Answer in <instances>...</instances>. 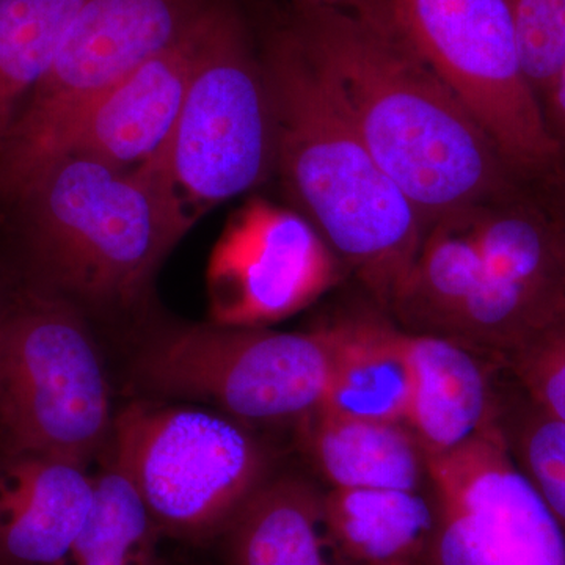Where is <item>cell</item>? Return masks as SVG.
<instances>
[{
	"label": "cell",
	"instance_id": "cell-1",
	"mask_svg": "<svg viewBox=\"0 0 565 565\" xmlns=\"http://www.w3.org/2000/svg\"><path fill=\"white\" fill-rule=\"evenodd\" d=\"M289 28L375 161L429 225L501 191L503 156L392 14L294 0Z\"/></svg>",
	"mask_w": 565,
	"mask_h": 565
},
{
	"label": "cell",
	"instance_id": "cell-2",
	"mask_svg": "<svg viewBox=\"0 0 565 565\" xmlns=\"http://www.w3.org/2000/svg\"><path fill=\"white\" fill-rule=\"evenodd\" d=\"M275 172L337 258L390 308L429 222L382 170L292 29L264 47Z\"/></svg>",
	"mask_w": 565,
	"mask_h": 565
},
{
	"label": "cell",
	"instance_id": "cell-3",
	"mask_svg": "<svg viewBox=\"0 0 565 565\" xmlns=\"http://www.w3.org/2000/svg\"><path fill=\"white\" fill-rule=\"evenodd\" d=\"M32 286L93 310L140 302L188 233L147 173L66 154L17 203Z\"/></svg>",
	"mask_w": 565,
	"mask_h": 565
},
{
	"label": "cell",
	"instance_id": "cell-4",
	"mask_svg": "<svg viewBox=\"0 0 565 565\" xmlns=\"http://www.w3.org/2000/svg\"><path fill=\"white\" fill-rule=\"evenodd\" d=\"M273 96L262 55L233 6L218 0L177 128L141 172L185 228L275 172Z\"/></svg>",
	"mask_w": 565,
	"mask_h": 565
},
{
	"label": "cell",
	"instance_id": "cell-5",
	"mask_svg": "<svg viewBox=\"0 0 565 565\" xmlns=\"http://www.w3.org/2000/svg\"><path fill=\"white\" fill-rule=\"evenodd\" d=\"M84 311L28 286L0 313V441L88 465L109 445L110 388Z\"/></svg>",
	"mask_w": 565,
	"mask_h": 565
},
{
	"label": "cell",
	"instance_id": "cell-6",
	"mask_svg": "<svg viewBox=\"0 0 565 565\" xmlns=\"http://www.w3.org/2000/svg\"><path fill=\"white\" fill-rule=\"evenodd\" d=\"M107 452L162 535L181 541L225 533L269 478L266 451L243 424L196 407L126 405L115 415Z\"/></svg>",
	"mask_w": 565,
	"mask_h": 565
},
{
	"label": "cell",
	"instance_id": "cell-7",
	"mask_svg": "<svg viewBox=\"0 0 565 565\" xmlns=\"http://www.w3.org/2000/svg\"><path fill=\"white\" fill-rule=\"evenodd\" d=\"M215 2L88 0L0 150V202L17 203L85 111L195 28Z\"/></svg>",
	"mask_w": 565,
	"mask_h": 565
},
{
	"label": "cell",
	"instance_id": "cell-8",
	"mask_svg": "<svg viewBox=\"0 0 565 565\" xmlns=\"http://www.w3.org/2000/svg\"><path fill=\"white\" fill-rule=\"evenodd\" d=\"M132 370L152 393L210 403L239 423L303 422L326 397L332 338L327 327H174L145 341Z\"/></svg>",
	"mask_w": 565,
	"mask_h": 565
},
{
	"label": "cell",
	"instance_id": "cell-9",
	"mask_svg": "<svg viewBox=\"0 0 565 565\" xmlns=\"http://www.w3.org/2000/svg\"><path fill=\"white\" fill-rule=\"evenodd\" d=\"M388 7L397 31L473 114L505 162L542 169L556 161L561 145L527 82L504 0H388Z\"/></svg>",
	"mask_w": 565,
	"mask_h": 565
},
{
	"label": "cell",
	"instance_id": "cell-10",
	"mask_svg": "<svg viewBox=\"0 0 565 565\" xmlns=\"http://www.w3.org/2000/svg\"><path fill=\"white\" fill-rule=\"evenodd\" d=\"M426 459L437 511L430 565H565V531L515 463L500 423Z\"/></svg>",
	"mask_w": 565,
	"mask_h": 565
},
{
	"label": "cell",
	"instance_id": "cell-11",
	"mask_svg": "<svg viewBox=\"0 0 565 565\" xmlns=\"http://www.w3.org/2000/svg\"><path fill=\"white\" fill-rule=\"evenodd\" d=\"M338 258L299 211L248 204L212 253V322L267 327L291 318L338 280Z\"/></svg>",
	"mask_w": 565,
	"mask_h": 565
},
{
	"label": "cell",
	"instance_id": "cell-12",
	"mask_svg": "<svg viewBox=\"0 0 565 565\" xmlns=\"http://www.w3.org/2000/svg\"><path fill=\"white\" fill-rule=\"evenodd\" d=\"M217 3L182 39L93 104L66 137L58 158L82 156L125 172L154 161L177 128Z\"/></svg>",
	"mask_w": 565,
	"mask_h": 565
},
{
	"label": "cell",
	"instance_id": "cell-13",
	"mask_svg": "<svg viewBox=\"0 0 565 565\" xmlns=\"http://www.w3.org/2000/svg\"><path fill=\"white\" fill-rule=\"evenodd\" d=\"M95 501L87 465L0 441V565H57Z\"/></svg>",
	"mask_w": 565,
	"mask_h": 565
},
{
	"label": "cell",
	"instance_id": "cell-14",
	"mask_svg": "<svg viewBox=\"0 0 565 565\" xmlns=\"http://www.w3.org/2000/svg\"><path fill=\"white\" fill-rule=\"evenodd\" d=\"M404 332L414 379L405 424L426 457L455 451L498 422L475 351L448 338Z\"/></svg>",
	"mask_w": 565,
	"mask_h": 565
},
{
	"label": "cell",
	"instance_id": "cell-15",
	"mask_svg": "<svg viewBox=\"0 0 565 565\" xmlns=\"http://www.w3.org/2000/svg\"><path fill=\"white\" fill-rule=\"evenodd\" d=\"M323 494L294 476L267 478L223 533L230 565H353L334 537Z\"/></svg>",
	"mask_w": 565,
	"mask_h": 565
},
{
	"label": "cell",
	"instance_id": "cell-16",
	"mask_svg": "<svg viewBox=\"0 0 565 565\" xmlns=\"http://www.w3.org/2000/svg\"><path fill=\"white\" fill-rule=\"evenodd\" d=\"M332 370L318 411L345 418L403 422L412 399L411 360L404 330L374 319L327 327Z\"/></svg>",
	"mask_w": 565,
	"mask_h": 565
},
{
	"label": "cell",
	"instance_id": "cell-17",
	"mask_svg": "<svg viewBox=\"0 0 565 565\" xmlns=\"http://www.w3.org/2000/svg\"><path fill=\"white\" fill-rule=\"evenodd\" d=\"M300 423L308 451L332 489L426 490L429 486L426 455L403 422L316 411Z\"/></svg>",
	"mask_w": 565,
	"mask_h": 565
},
{
	"label": "cell",
	"instance_id": "cell-18",
	"mask_svg": "<svg viewBox=\"0 0 565 565\" xmlns=\"http://www.w3.org/2000/svg\"><path fill=\"white\" fill-rule=\"evenodd\" d=\"M471 210L430 223L414 266L390 305L407 332L455 340L465 308L487 277Z\"/></svg>",
	"mask_w": 565,
	"mask_h": 565
},
{
	"label": "cell",
	"instance_id": "cell-19",
	"mask_svg": "<svg viewBox=\"0 0 565 565\" xmlns=\"http://www.w3.org/2000/svg\"><path fill=\"white\" fill-rule=\"evenodd\" d=\"M323 500L338 545L353 565L416 564L429 553L437 526L430 489H332Z\"/></svg>",
	"mask_w": 565,
	"mask_h": 565
},
{
	"label": "cell",
	"instance_id": "cell-20",
	"mask_svg": "<svg viewBox=\"0 0 565 565\" xmlns=\"http://www.w3.org/2000/svg\"><path fill=\"white\" fill-rule=\"evenodd\" d=\"M88 0H0V150Z\"/></svg>",
	"mask_w": 565,
	"mask_h": 565
},
{
	"label": "cell",
	"instance_id": "cell-21",
	"mask_svg": "<svg viewBox=\"0 0 565 565\" xmlns=\"http://www.w3.org/2000/svg\"><path fill=\"white\" fill-rule=\"evenodd\" d=\"M161 530L131 481L107 456L95 475V501L70 552L57 565H167Z\"/></svg>",
	"mask_w": 565,
	"mask_h": 565
},
{
	"label": "cell",
	"instance_id": "cell-22",
	"mask_svg": "<svg viewBox=\"0 0 565 565\" xmlns=\"http://www.w3.org/2000/svg\"><path fill=\"white\" fill-rule=\"evenodd\" d=\"M471 222L487 273L546 297L555 250L544 225L527 212L487 210L484 204L471 210Z\"/></svg>",
	"mask_w": 565,
	"mask_h": 565
},
{
	"label": "cell",
	"instance_id": "cell-23",
	"mask_svg": "<svg viewBox=\"0 0 565 565\" xmlns=\"http://www.w3.org/2000/svg\"><path fill=\"white\" fill-rule=\"evenodd\" d=\"M519 39L527 82L545 96L565 61V0H504Z\"/></svg>",
	"mask_w": 565,
	"mask_h": 565
},
{
	"label": "cell",
	"instance_id": "cell-24",
	"mask_svg": "<svg viewBox=\"0 0 565 565\" xmlns=\"http://www.w3.org/2000/svg\"><path fill=\"white\" fill-rule=\"evenodd\" d=\"M520 462L565 531V423L544 411L520 438Z\"/></svg>",
	"mask_w": 565,
	"mask_h": 565
},
{
	"label": "cell",
	"instance_id": "cell-25",
	"mask_svg": "<svg viewBox=\"0 0 565 565\" xmlns=\"http://www.w3.org/2000/svg\"><path fill=\"white\" fill-rule=\"evenodd\" d=\"M516 364L541 411L565 423V327L523 344Z\"/></svg>",
	"mask_w": 565,
	"mask_h": 565
},
{
	"label": "cell",
	"instance_id": "cell-26",
	"mask_svg": "<svg viewBox=\"0 0 565 565\" xmlns=\"http://www.w3.org/2000/svg\"><path fill=\"white\" fill-rule=\"evenodd\" d=\"M545 98L548 104L550 118L555 128L553 136L556 139V134H559V137L565 139V61L546 90Z\"/></svg>",
	"mask_w": 565,
	"mask_h": 565
},
{
	"label": "cell",
	"instance_id": "cell-27",
	"mask_svg": "<svg viewBox=\"0 0 565 565\" xmlns=\"http://www.w3.org/2000/svg\"><path fill=\"white\" fill-rule=\"evenodd\" d=\"M299 2L348 10L352 13L362 14V17L377 18L390 14L388 0H299Z\"/></svg>",
	"mask_w": 565,
	"mask_h": 565
},
{
	"label": "cell",
	"instance_id": "cell-28",
	"mask_svg": "<svg viewBox=\"0 0 565 565\" xmlns=\"http://www.w3.org/2000/svg\"><path fill=\"white\" fill-rule=\"evenodd\" d=\"M9 297H10V294H9V296H7V294H3L2 291H0V313H2L3 307H6V303H7V300H9Z\"/></svg>",
	"mask_w": 565,
	"mask_h": 565
},
{
	"label": "cell",
	"instance_id": "cell-29",
	"mask_svg": "<svg viewBox=\"0 0 565 565\" xmlns=\"http://www.w3.org/2000/svg\"><path fill=\"white\" fill-rule=\"evenodd\" d=\"M407 565H416V564H407Z\"/></svg>",
	"mask_w": 565,
	"mask_h": 565
}]
</instances>
